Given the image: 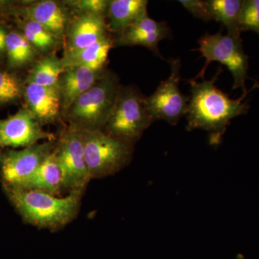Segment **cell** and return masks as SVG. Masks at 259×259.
Masks as SVG:
<instances>
[{"label": "cell", "mask_w": 259, "mask_h": 259, "mask_svg": "<svg viewBox=\"0 0 259 259\" xmlns=\"http://www.w3.org/2000/svg\"><path fill=\"white\" fill-rule=\"evenodd\" d=\"M222 72V68L219 67L212 79H204L202 82L194 79L187 80L191 88L186 114L187 131L203 130L208 133L209 143L212 145L221 142L231 120L248 113L249 105L248 101L243 100L252 90L259 88V83L255 81L248 92L243 93L237 100H233L215 86V81Z\"/></svg>", "instance_id": "obj_1"}, {"label": "cell", "mask_w": 259, "mask_h": 259, "mask_svg": "<svg viewBox=\"0 0 259 259\" xmlns=\"http://www.w3.org/2000/svg\"><path fill=\"white\" fill-rule=\"evenodd\" d=\"M3 187L24 221L38 228L58 230L71 223L79 212L82 192L60 197L15 186Z\"/></svg>", "instance_id": "obj_2"}, {"label": "cell", "mask_w": 259, "mask_h": 259, "mask_svg": "<svg viewBox=\"0 0 259 259\" xmlns=\"http://www.w3.org/2000/svg\"><path fill=\"white\" fill-rule=\"evenodd\" d=\"M120 88L117 75L105 71L63 116L69 126L74 128L102 130L115 105Z\"/></svg>", "instance_id": "obj_3"}, {"label": "cell", "mask_w": 259, "mask_h": 259, "mask_svg": "<svg viewBox=\"0 0 259 259\" xmlns=\"http://www.w3.org/2000/svg\"><path fill=\"white\" fill-rule=\"evenodd\" d=\"M146 97L134 87H121L102 131L114 139L134 146L155 122L146 106Z\"/></svg>", "instance_id": "obj_4"}, {"label": "cell", "mask_w": 259, "mask_h": 259, "mask_svg": "<svg viewBox=\"0 0 259 259\" xmlns=\"http://www.w3.org/2000/svg\"><path fill=\"white\" fill-rule=\"evenodd\" d=\"M79 131L90 180L117 173L132 158V145L114 139L102 130Z\"/></svg>", "instance_id": "obj_5"}, {"label": "cell", "mask_w": 259, "mask_h": 259, "mask_svg": "<svg viewBox=\"0 0 259 259\" xmlns=\"http://www.w3.org/2000/svg\"><path fill=\"white\" fill-rule=\"evenodd\" d=\"M198 44V49L194 51L201 53V57L205 59V64L194 79H204L209 64L218 61L226 66L233 75V90L241 88L243 93L248 92L245 88V81L249 79L248 56L243 49L242 39L235 38L228 34L223 35L221 31L213 35L207 32L199 38Z\"/></svg>", "instance_id": "obj_6"}, {"label": "cell", "mask_w": 259, "mask_h": 259, "mask_svg": "<svg viewBox=\"0 0 259 259\" xmlns=\"http://www.w3.org/2000/svg\"><path fill=\"white\" fill-rule=\"evenodd\" d=\"M168 62L171 65V74L161 81L151 96L146 97V103L154 121L163 120L171 125H176L187 114L190 97L180 91V59H171Z\"/></svg>", "instance_id": "obj_7"}, {"label": "cell", "mask_w": 259, "mask_h": 259, "mask_svg": "<svg viewBox=\"0 0 259 259\" xmlns=\"http://www.w3.org/2000/svg\"><path fill=\"white\" fill-rule=\"evenodd\" d=\"M60 167L64 190L83 192L90 181L79 130L69 126L61 134L54 150Z\"/></svg>", "instance_id": "obj_8"}, {"label": "cell", "mask_w": 259, "mask_h": 259, "mask_svg": "<svg viewBox=\"0 0 259 259\" xmlns=\"http://www.w3.org/2000/svg\"><path fill=\"white\" fill-rule=\"evenodd\" d=\"M54 141H47L23 149L8 150L0 166L3 185L19 186L33 175L55 148Z\"/></svg>", "instance_id": "obj_9"}, {"label": "cell", "mask_w": 259, "mask_h": 259, "mask_svg": "<svg viewBox=\"0 0 259 259\" xmlns=\"http://www.w3.org/2000/svg\"><path fill=\"white\" fill-rule=\"evenodd\" d=\"M54 134L47 132L25 107L14 115L0 120L1 148H26L38 144L42 140L54 141Z\"/></svg>", "instance_id": "obj_10"}, {"label": "cell", "mask_w": 259, "mask_h": 259, "mask_svg": "<svg viewBox=\"0 0 259 259\" xmlns=\"http://www.w3.org/2000/svg\"><path fill=\"white\" fill-rule=\"evenodd\" d=\"M12 14L41 25L59 38L64 37L72 14L62 2L42 0L22 7H15Z\"/></svg>", "instance_id": "obj_11"}, {"label": "cell", "mask_w": 259, "mask_h": 259, "mask_svg": "<svg viewBox=\"0 0 259 259\" xmlns=\"http://www.w3.org/2000/svg\"><path fill=\"white\" fill-rule=\"evenodd\" d=\"M23 98L25 108L42 126L56 123L63 116L61 93L58 85L44 87L25 83Z\"/></svg>", "instance_id": "obj_12"}, {"label": "cell", "mask_w": 259, "mask_h": 259, "mask_svg": "<svg viewBox=\"0 0 259 259\" xmlns=\"http://www.w3.org/2000/svg\"><path fill=\"white\" fill-rule=\"evenodd\" d=\"M115 45L147 48L155 55L163 59L158 50V44L163 39L171 38L172 33L166 21L158 22L147 16L117 34Z\"/></svg>", "instance_id": "obj_13"}, {"label": "cell", "mask_w": 259, "mask_h": 259, "mask_svg": "<svg viewBox=\"0 0 259 259\" xmlns=\"http://www.w3.org/2000/svg\"><path fill=\"white\" fill-rule=\"evenodd\" d=\"M105 17L91 14L74 15L65 32L64 51L82 49L108 35Z\"/></svg>", "instance_id": "obj_14"}, {"label": "cell", "mask_w": 259, "mask_h": 259, "mask_svg": "<svg viewBox=\"0 0 259 259\" xmlns=\"http://www.w3.org/2000/svg\"><path fill=\"white\" fill-rule=\"evenodd\" d=\"M105 71H97L83 66L64 69L58 81L60 90L62 115L81 95L95 84Z\"/></svg>", "instance_id": "obj_15"}, {"label": "cell", "mask_w": 259, "mask_h": 259, "mask_svg": "<svg viewBox=\"0 0 259 259\" xmlns=\"http://www.w3.org/2000/svg\"><path fill=\"white\" fill-rule=\"evenodd\" d=\"M115 45L110 35L100 41L82 49L64 51L61 58L64 69L72 66H83L97 71L104 70L109 53Z\"/></svg>", "instance_id": "obj_16"}, {"label": "cell", "mask_w": 259, "mask_h": 259, "mask_svg": "<svg viewBox=\"0 0 259 259\" xmlns=\"http://www.w3.org/2000/svg\"><path fill=\"white\" fill-rule=\"evenodd\" d=\"M15 187L60 196L64 190V180L54 151L46 158L32 176L21 185Z\"/></svg>", "instance_id": "obj_17"}, {"label": "cell", "mask_w": 259, "mask_h": 259, "mask_svg": "<svg viewBox=\"0 0 259 259\" xmlns=\"http://www.w3.org/2000/svg\"><path fill=\"white\" fill-rule=\"evenodd\" d=\"M147 0H110L106 17L110 31L120 33L147 16Z\"/></svg>", "instance_id": "obj_18"}, {"label": "cell", "mask_w": 259, "mask_h": 259, "mask_svg": "<svg viewBox=\"0 0 259 259\" xmlns=\"http://www.w3.org/2000/svg\"><path fill=\"white\" fill-rule=\"evenodd\" d=\"M243 0H207L205 1L212 20L226 27L228 35L241 39L240 13Z\"/></svg>", "instance_id": "obj_19"}, {"label": "cell", "mask_w": 259, "mask_h": 259, "mask_svg": "<svg viewBox=\"0 0 259 259\" xmlns=\"http://www.w3.org/2000/svg\"><path fill=\"white\" fill-rule=\"evenodd\" d=\"M5 54L10 69H21L32 64L38 54L20 30L8 31Z\"/></svg>", "instance_id": "obj_20"}, {"label": "cell", "mask_w": 259, "mask_h": 259, "mask_svg": "<svg viewBox=\"0 0 259 259\" xmlns=\"http://www.w3.org/2000/svg\"><path fill=\"white\" fill-rule=\"evenodd\" d=\"M64 71L61 59L51 53L34 63L25 83L44 87L56 86Z\"/></svg>", "instance_id": "obj_21"}, {"label": "cell", "mask_w": 259, "mask_h": 259, "mask_svg": "<svg viewBox=\"0 0 259 259\" xmlns=\"http://www.w3.org/2000/svg\"><path fill=\"white\" fill-rule=\"evenodd\" d=\"M18 20L20 32L38 54H50L60 44V38L36 22L25 19Z\"/></svg>", "instance_id": "obj_22"}, {"label": "cell", "mask_w": 259, "mask_h": 259, "mask_svg": "<svg viewBox=\"0 0 259 259\" xmlns=\"http://www.w3.org/2000/svg\"><path fill=\"white\" fill-rule=\"evenodd\" d=\"M24 87L16 74L0 70V107L20 101L23 97Z\"/></svg>", "instance_id": "obj_23"}, {"label": "cell", "mask_w": 259, "mask_h": 259, "mask_svg": "<svg viewBox=\"0 0 259 259\" xmlns=\"http://www.w3.org/2000/svg\"><path fill=\"white\" fill-rule=\"evenodd\" d=\"M62 3L72 15L91 14L106 17L110 0H66Z\"/></svg>", "instance_id": "obj_24"}, {"label": "cell", "mask_w": 259, "mask_h": 259, "mask_svg": "<svg viewBox=\"0 0 259 259\" xmlns=\"http://www.w3.org/2000/svg\"><path fill=\"white\" fill-rule=\"evenodd\" d=\"M239 23L241 32L250 30L259 34V0H243Z\"/></svg>", "instance_id": "obj_25"}, {"label": "cell", "mask_w": 259, "mask_h": 259, "mask_svg": "<svg viewBox=\"0 0 259 259\" xmlns=\"http://www.w3.org/2000/svg\"><path fill=\"white\" fill-rule=\"evenodd\" d=\"M179 3L183 6L190 14L195 18L201 19L205 22L212 20L210 13L205 1L201 0H180Z\"/></svg>", "instance_id": "obj_26"}, {"label": "cell", "mask_w": 259, "mask_h": 259, "mask_svg": "<svg viewBox=\"0 0 259 259\" xmlns=\"http://www.w3.org/2000/svg\"><path fill=\"white\" fill-rule=\"evenodd\" d=\"M15 5L13 2L3 1L0 0V15L3 14H12Z\"/></svg>", "instance_id": "obj_27"}, {"label": "cell", "mask_w": 259, "mask_h": 259, "mask_svg": "<svg viewBox=\"0 0 259 259\" xmlns=\"http://www.w3.org/2000/svg\"><path fill=\"white\" fill-rule=\"evenodd\" d=\"M8 30L5 28L3 23H0V46L5 50L6 47V37L8 35Z\"/></svg>", "instance_id": "obj_28"}, {"label": "cell", "mask_w": 259, "mask_h": 259, "mask_svg": "<svg viewBox=\"0 0 259 259\" xmlns=\"http://www.w3.org/2000/svg\"><path fill=\"white\" fill-rule=\"evenodd\" d=\"M3 156H4V153L2 151V148L0 146V166H1L2 163H3Z\"/></svg>", "instance_id": "obj_29"}, {"label": "cell", "mask_w": 259, "mask_h": 259, "mask_svg": "<svg viewBox=\"0 0 259 259\" xmlns=\"http://www.w3.org/2000/svg\"><path fill=\"white\" fill-rule=\"evenodd\" d=\"M4 54H5V50L1 47V46H0V56H2Z\"/></svg>", "instance_id": "obj_30"}, {"label": "cell", "mask_w": 259, "mask_h": 259, "mask_svg": "<svg viewBox=\"0 0 259 259\" xmlns=\"http://www.w3.org/2000/svg\"><path fill=\"white\" fill-rule=\"evenodd\" d=\"M236 259H244V257H243V255L242 254H238Z\"/></svg>", "instance_id": "obj_31"}, {"label": "cell", "mask_w": 259, "mask_h": 259, "mask_svg": "<svg viewBox=\"0 0 259 259\" xmlns=\"http://www.w3.org/2000/svg\"><path fill=\"white\" fill-rule=\"evenodd\" d=\"M258 35H259V34H258Z\"/></svg>", "instance_id": "obj_32"}]
</instances>
